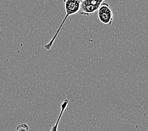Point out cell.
I'll use <instances>...</instances> for the list:
<instances>
[{
  "instance_id": "cell-4",
  "label": "cell",
  "mask_w": 148,
  "mask_h": 131,
  "mask_svg": "<svg viewBox=\"0 0 148 131\" xmlns=\"http://www.w3.org/2000/svg\"><path fill=\"white\" fill-rule=\"evenodd\" d=\"M68 104H69V100H68V99H65V100L63 101V102L61 104V110H60L58 118L57 119V121L56 122L55 124L53 126H52L51 131H58L59 122H60V120H61V119L62 118V116L63 114H64V111L66 110L67 107H68Z\"/></svg>"
},
{
  "instance_id": "cell-1",
  "label": "cell",
  "mask_w": 148,
  "mask_h": 131,
  "mask_svg": "<svg viewBox=\"0 0 148 131\" xmlns=\"http://www.w3.org/2000/svg\"><path fill=\"white\" fill-rule=\"evenodd\" d=\"M63 1H64V3L66 15L53 37L51 38V40L47 44L44 45V48L47 51L50 50L52 48L56 39L57 38L59 32H61L62 28L64 26L65 22H66V20L68 19L69 16L75 15L77 13H79L81 8V5H82L83 0H63Z\"/></svg>"
},
{
  "instance_id": "cell-2",
  "label": "cell",
  "mask_w": 148,
  "mask_h": 131,
  "mask_svg": "<svg viewBox=\"0 0 148 131\" xmlns=\"http://www.w3.org/2000/svg\"><path fill=\"white\" fill-rule=\"evenodd\" d=\"M105 0H83L79 13L84 16H90L98 11Z\"/></svg>"
},
{
  "instance_id": "cell-3",
  "label": "cell",
  "mask_w": 148,
  "mask_h": 131,
  "mask_svg": "<svg viewBox=\"0 0 148 131\" xmlns=\"http://www.w3.org/2000/svg\"><path fill=\"white\" fill-rule=\"evenodd\" d=\"M98 19L103 24L110 25L114 20V13L108 3L103 2L98 10Z\"/></svg>"
},
{
  "instance_id": "cell-5",
  "label": "cell",
  "mask_w": 148,
  "mask_h": 131,
  "mask_svg": "<svg viewBox=\"0 0 148 131\" xmlns=\"http://www.w3.org/2000/svg\"><path fill=\"white\" fill-rule=\"evenodd\" d=\"M29 129V127L27 123H21L16 127V131H28Z\"/></svg>"
}]
</instances>
